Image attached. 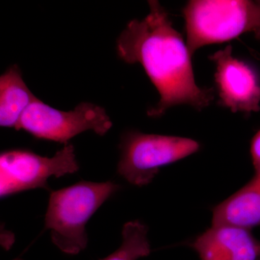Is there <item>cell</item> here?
<instances>
[{"label": "cell", "mask_w": 260, "mask_h": 260, "mask_svg": "<svg viewBox=\"0 0 260 260\" xmlns=\"http://www.w3.org/2000/svg\"><path fill=\"white\" fill-rule=\"evenodd\" d=\"M251 155L255 174L260 176V129L251 141Z\"/></svg>", "instance_id": "7c38bea8"}, {"label": "cell", "mask_w": 260, "mask_h": 260, "mask_svg": "<svg viewBox=\"0 0 260 260\" xmlns=\"http://www.w3.org/2000/svg\"><path fill=\"white\" fill-rule=\"evenodd\" d=\"M112 126L105 109L95 104L82 102L74 110L63 112L38 99L24 112L16 130L23 129L39 139L66 145L84 132L91 130L103 136Z\"/></svg>", "instance_id": "5b68a950"}, {"label": "cell", "mask_w": 260, "mask_h": 260, "mask_svg": "<svg viewBox=\"0 0 260 260\" xmlns=\"http://www.w3.org/2000/svg\"><path fill=\"white\" fill-rule=\"evenodd\" d=\"M13 260H23V259H20V258H18V259H13Z\"/></svg>", "instance_id": "4fadbf2b"}, {"label": "cell", "mask_w": 260, "mask_h": 260, "mask_svg": "<svg viewBox=\"0 0 260 260\" xmlns=\"http://www.w3.org/2000/svg\"><path fill=\"white\" fill-rule=\"evenodd\" d=\"M117 172L133 185L150 184L162 167L192 155L200 150L190 138L144 134L133 131L121 138Z\"/></svg>", "instance_id": "277c9868"}, {"label": "cell", "mask_w": 260, "mask_h": 260, "mask_svg": "<svg viewBox=\"0 0 260 260\" xmlns=\"http://www.w3.org/2000/svg\"><path fill=\"white\" fill-rule=\"evenodd\" d=\"M148 229L139 220L126 223L122 229V243L110 255L100 260H138L150 254Z\"/></svg>", "instance_id": "8fae6325"}, {"label": "cell", "mask_w": 260, "mask_h": 260, "mask_svg": "<svg viewBox=\"0 0 260 260\" xmlns=\"http://www.w3.org/2000/svg\"><path fill=\"white\" fill-rule=\"evenodd\" d=\"M191 55L246 32L260 40V0H191L183 9Z\"/></svg>", "instance_id": "3957f363"}, {"label": "cell", "mask_w": 260, "mask_h": 260, "mask_svg": "<svg viewBox=\"0 0 260 260\" xmlns=\"http://www.w3.org/2000/svg\"><path fill=\"white\" fill-rule=\"evenodd\" d=\"M212 225H230L251 229L260 226V176L213 209Z\"/></svg>", "instance_id": "9c48e42d"}, {"label": "cell", "mask_w": 260, "mask_h": 260, "mask_svg": "<svg viewBox=\"0 0 260 260\" xmlns=\"http://www.w3.org/2000/svg\"><path fill=\"white\" fill-rule=\"evenodd\" d=\"M189 246L200 260H260V240L244 228L212 225Z\"/></svg>", "instance_id": "ba28073f"}, {"label": "cell", "mask_w": 260, "mask_h": 260, "mask_svg": "<svg viewBox=\"0 0 260 260\" xmlns=\"http://www.w3.org/2000/svg\"><path fill=\"white\" fill-rule=\"evenodd\" d=\"M227 45L210 56L215 64V81L220 104L232 112L249 114L260 109V80L252 67L233 56Z\"/></svg>", "instance_id": "52a82bcc"}, {"label": "cell", "mask_w": 260, "mask_h": 260, "mask_svg": "<svg viewBox=\"0 0 260 260\" xmlns=\"http://www.w3.org/2000/svg\"><path fill=\"white\" fill-rule=\"evenodd\" d=\"M37 99L23 81L18 67H10L0 77V126L16 129L24 112Z\"/></svg>", "instance_id": "30bf717a"}, {"label": "cell", "mask_w": 260, "mask_h": 260, "mask_svg": "<svg viewBox=\"0 0 260 260\" xmlns=\"http://www.w3.org/2000/svg\"><path fill=\"white\" fill-rule=\"evenodd\" d=\"M79 170L72 144L64 145L51 158L25 150H11L0 155V196L2 198L30 190L48 189L49 178H59Z\"/></svg>", "instance_id": "8992f818"}, {"label": "cell", "mask_w": 260, "mask_h": 260, "mask_svg": "<svg viewBox=\"0 0 260 260\" xmlns=\"http://www.w3.org/2000/svg\"><path fill=\"white\" fill-rule=\"evenodd\" d=\"M118 189L112 181H83L51 191L44 223L56 247L68 254L84 250L88 241L86 224Z\"/></svg>", "instance_id": "7a4b0ae2"}, {"label": "cell", "mask_w": 260, "mask_h": 260, "mask_svg": "<svg viewBox=\"0 0 260 260\" xmlns=\"http://www.w3.org/2000/svg\"><path fill=\"white\" fill-rule=\"evenodd\" d=\"M148 5L149 14L130 21L116 42L119 57L128 64L140 63L158 90L160 101L148 115L159 117L181 104L198 111L209 107L213 90L200 88L195 81L186 43L159 2L148 1Z\"/></svg>", "instance_id": "6da1fadb"}]
</instances>
